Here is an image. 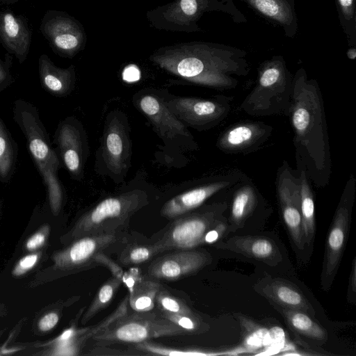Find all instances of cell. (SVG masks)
I'll use <instances>...</instances> for the list:
<instances>
[{"label": "cell", "mask_w": 356, "mask_h": 356, "mask_svg": "<svg viewBox=\"0 0 356 356\" xmlns=\"http://www.w3.org/2000/svg\"><path fill=\"white\" fill-rule=\"evenodd\" d=\"M323 96L316 80L299 68L293 79L289 117L293 131L297 169L303 168L318 188L330 181L332 161Z\"/></svg>", "instance_id": "cell-1"}, {"label": "cell", "mask_w": 356, "mask_h": 356, "mask_svg": "<svg viewBox=\"0 0 356 356\" xmlns=\"http://www.w3.org/2000/svg\"><path fill=\"white\" fill-rule=\"evenodd\" d=\"M244 50L214 44L197 47L182 56L162 59L165 70L184 79L216 90L235 88L237 77L245 76L250 70Z\"/></svg>", "instance_id": "cell-2"}, {"label": "cell", "mask_w": 356, "mask_h": 356, "mask_svg": "<svg viewBox=\"0 0 356 356\" xmlns=\"http://www.w3.org/2000/svg\"><path fill=\"white\" fill-rule=\"evenodd\" d=\"M293 75L282 56L263 62L258 68L257 81L240 105L251 116H289L292 101Z\"/></svg>", "instance_id": "cell-3"}, {"label": "cell", "mask_w": 356, "mask_h": 356, "mask_svg": "<svg viewBox=\"0 0 356 356\" xmlns=\"http://www.w3.org/2000/svg\"><path fill=\"white\" fill-rule=\"evenodd\" d=\"M148 203L147 193L140 189L106 197L80 218L72 234L77 239L125 230L131 218Z\"/></svg>", "instance_id": "cell-4"}, {"label": "cell", "mask_w": 356, "mask_h": 356, "mask_svg": "<svg viewBox=\"0 0 356 356\" xmlns=\"http://www.w3.org/2000/svg\"><path fill=\"white\" fill-rule=\"evenodd\" d=\"M228 207L226 200L203 204L175 218L174 222L153 243L160 253L167 250L191 249L203 245L206 234L227 220L224 214Z\"/></svg>", "instance_id": "cell-5"}, {"label": "cell", "mask_w": 356, "mask_h": 356, "mask_svg": "<svg viewBox=\"0 0 356 356\" xmlns=\"http://www.w3.org/2000/svg\"><path fill=\"white\" fill-rule=\"evenodd\" d=\"M127 312L91 339L101 345L140 343L153 338L190 332L156 311Z\"/></svg>", "instance_id": "cell-6"}, {"label": "cell", "mask_w": 356, "mask_h": 356, "mask_svg": "<svg viewBox=\"0 0 356 356\" xmlns=\"http://www.w3.org/2000/svg\"><path fill=\"white\" fill-rule=\"evenodd\" d=\"M355 193L356 180L351 175L340 197L325 241L321 275V289L325 291H329L333 283L346 248Z\"/></svg>", "instance_id": "cell-7"}, {"label": "cell", "mask_w": 356, "mask_h": 356, "mask_svg": "<svg viewBox=\"0 0 356 356\" xmlns=\"http://www.w3.org/2000/svg\"><path fill=\"white\" fill-rule=\"evenodd\" d=\"M13 120L24 135L27 149L38 172L48 167L60 168L62 165L51 146L38 108L29 102L17 99L13 102Z\"/></svg>", "instance_id": "cell-8"}, {"label": "cell", "mask_w": 356, "mask_h": 356, "mask_svg": "<svg viewBox=\"0 0 356 356\" xmlns=\"http://www.w3.org/2000/svg\"><path fill=\"white\" fill-rule=\"evenodd\" d=\"M232 99L226 95L210 99L175 97L164 102L184 124L204 131L216 127L229 115Z\"/></svg>", "instance_id": "cell-9"}, {"label": "cell", "mask_w": 356, "mask_h": 356, "mask_svg": "<svg viewBox=\"0 0 356 356\" xmlns=\"http://www.w3.org/2000/svg\"><path fill=\"white\" fill-rule=\"evenodd\" d=\"M245 176L239 170H225L167 201L161 214L168 219H175L188 213L203 205L215 195L231 190Z\"/></svg>", "instance_id": "cell-10"}, {"label": "cell", "mask_w": 356, "mask_h": 356, "mask_svg": "<svg viewBox=\"0 0 356 356\" xmlns=\"http://www.w3.org/2000/svg\"><path fill=\"white\" fill-rule=\"evenodd\" d=\"M275 186L284 222L296 248L302 250L305 243L300 213V175L286 161H283L277 169Z\"/></svg>", "instance_id": "cell-11"}, {"label": "cell", "mask_w": 356, "mask_h": 356, "mask_svg": "<svg viewBox=\"0 0 356 356\" xmlns=\"http://www.w3.org/2000/svg\"><path fill=\"white\" fill-rule=\"evenodd\" d=\"M123 231L85 236L76 241L58 257L59 264L72 268H92L99 264V257L107 250L127 242Z\"/></svg>", "instance_id": "cell-12"}, {"label": "cell", "mask_w": 356, "mask_h": 356, "mask_svg": "<svg viewBox=\"0 0 356 356\" xmlns=\"http://www.w3.org/2000/svg\"><path fill=\"white\" fill-rule=\"evenodd\" d=\"M53 143L61 165L73 179L80 181L83 176L85 146L78 121L72 117L60 121L55 130Z\"/></svg>", "instance_id": "cell-13"}, {"label": "cell", "mask_w": 356, "mask_h": 356, "mask_svg": "<svg viewBox=\"0 0 356 356\" xmlns=\"http://www.w3.org/2000/svg\"><path fill=\"white\" fill-rule=\"evenodd\" d=\"M154 259L149 266L147 277L154 280H177L197 273L211 262L206 251L175 250Z\"/></svg>", "instance_id": "cell-14"}, {"label": "cell", "mask_w": 356, "mask_h": 356, "mask_svg": "<svg viewBox=\"0 0 356 356\" xmlns=\"http://www.w3.org/2000/svg\"><path fill=\"white\" fill-rule=\"evenodd\" d=\"M102 156L110 172L116 176L126 174L130 166L131 143L125 121L120 114L107 119L102 141Z\"/></svg>", "instance_id": "cell-15"}, {"label": "cell", "mask_w": 356, "mask_h": 356, "mask_svg": "<svg viewBox=\"0 0 356 356\" xmlns=\"http://www.w3.org/2000/svg\"><path fill=\"white\" fill-rule=\"evenodd\" d=\"M273 127L263 122L232 124L218 137L216 147L229 154H247L259 149L270 138Z\"/></svg>", "instance_id": "cell-16"}, {"label": "cell", "mask_w": 356, "mask_h": 356, "mask_svg": "<svg viewBox=\"0 0 356 356\" xmlns=\"http://www.w3.org/2000/svg\"><path fill=\"white\" fill-rule=\"evenodd\" d=\"M137 105L163 139L171 140L179 136H191L186 125L170 111L159 97L149 94L143 95L138 100Z\"/></svg>", "instance_id": "cell-17"}, {"label": "cell", "mask_w": 356, "mask_h": 356, "mask_svg": "<svg viewBox=\"0 0 356 356\" xmlns=\"http://www.w3.org/2000/svg\"><path fill=\"white\" fill-rule=\"evenodd\" d=\"M213 246L243 254L270 266H277L282 259L275 241L263 236H234Z\"/></svg>", "instance_id": "cell-18"}, {"label": "cell", "mask_w": 356, "mask_h": 356, "mask_svg": "<svg viewBox=\"0 0 356 356\" xmlns=\"http://www.w3.org/2000/svg\"><path fill=\"white\" fill-rule=\"evenodd\" d=\"M228 224L230 232L245 225L261 202L263 197L253 181L246 175L232 191Z\"/></svg>", "instance_id": "cell-19"}, {"label": "cell", "mask_w": 356, "mask_h": 356, "mask_svg": "<svg viewBox=\"0 0 356 356\" xmlns=\"http://www.w3.org/2000/svg\"><path fill=\"white\" fill-rule=\"evenodd\" d=\"M255 290L275 305L302 311L312 316L315 315L314 309L304 294L288 281L272 279L259 284Z\"/></svg>", "instance_id": "cell-20"}, {"label": "cell", "mask_w": 356, "mask_h": 356, "mask_svg": "<svg viewBox=\"0 0 356 356\" xmlns=\"http://www.w3.org/2000/svg\"><path fill=\"white\" fill-rule=\"evenodd\" d=\"M261 15L282 28L293 38L298 29L294 0H243Z\"/></svg>", "instance_id": "cell-21"}, {"label": "cell", "mask_w": 356, "mask_h": 356, "mask_svg": "<svg viewBox=\"0 0 356 356\" xmlns=\"http://www.w3.org/2000/svg\"><path fill=\"white\" fill-rule=\"evenodd\" d=\"M39 78L42 88L54 97H67L74 88L73 69L56 67L45 54L39 58Z\"/></svg>", "instance_id": "cell-22"}, {"label": "cell", "mask_w": 356, "mask_h": 356, "mask_svg": "<svg viewBox=\"0 0 356 356\" xmlns=\"http://www.w3.org/2000/svg\"><path fill=\"white\" fill-rule=\"evenodd\" d=\"M0 36L20 63L26 58L30 46V33L24 22L10 13L0 17Z\"/></svg>", "instance_id": "cell-23"}, {"label": "cell", "mask_w": 356, "mask_h": 356, "mask_svg": "<svg viewBox=\"0 0 356 356\" xmlns=\"http://www.w3.org/2000/svg\"><path fill=\"white\" fill-rule=\"evenodd\" d=\"M136 277L124 274L122 282L129 289V303L134 311L144 312L153 309L156 295L160 289L156 280Z\"/></svg>", "instance_id": "cell-24"}, {"label": "cell", "mask_w": 356, "mask_h": 356, "mask_svg": "<svg viewBox=\"0 0 356 356\" xmlns=\"http://www.w3.org/2000/svg\"><path fill=\"white\" fill-rule=\"evenodd\" d=\"M42 30L57 50L68 53L78 47V34L72 22L65 18L57 17L47 20Z\"/></svg>", "instance_id": "cell-25"}, {"label": "cell", "mask_w": 356, "mask_h": 356, "mask_svg": "<svg viewBox=\"0 0 356 356\" xmlns=\"http://www.w3.org/2000/svg\"><path fill=\"white\" fill-rule=\"evenodd\" d=\"M300 179V213L303 238L305 245H310L316 232L314 196L312 183L303 168L297 169Z\"/></svg>", "instance_id": "cell-26"}, {"label": "cell", "mask_w": 356, "mask_h": 356, "mask_svg": "<svg viewBox=\"0 0 356 356\" xmlns=\"http://www.w3.org/2000/svg\"><path fill=\"white\" fill-rule=\"evenodd\" d=\"M277 307V309L282 314L287 325L293 332L321 341H325L327 339L326 330L314 321L309 314L299 310Z\"/></svg>", "instance_id": "cell-27"}, {"label": "cell", "mask_w": 356, "mask_h": 356, "mask_svg": "<svg viewBox=\"0 0 356 356\" xmlns=\"http://www.w3.org/2000/svg\"><path fill=\"white\" fill-rule=\"evenodd\" d=\"M18 145L0 115V182L8 184L16 171Z\"/></svg>", "instance_id": "cell-28"}, {"label": "cell", "mask_w": 356, "mask_h": 356, "mask_svg": "<svg viewBox=\"0 0 356 356\" xmlns=\"http://www.w3.org/2000/svg\"><path fill=\"white\" fill-rule=\"evenodd\" d=\"M122 283V280L113 276L100 287L83 316V323H86L92 319L97 313L110 304Z\"/></svg>", "instance_id": "cell-29"}, {"label": "cell", "mask_w": 356, "mask_h": 356, "mask_svg": "<svg viewBox=\"0 0 356 356\" xmlns=\"http://www.w3.org/2000/svg\"><path fill=\"white\" fill-rule=\"evenodd\" d=\"M59 169L58 167H48L39 172L47 191L49 206L55 215L61 209L65 193L64 187L58 175Z\"/></svg>", "instance_id": "cell-30"}, {"label": "cell", "mask_w": 356, "mask_h": 356, "mask_svg": "<svg viewBox=\"0 0 356 356\" xmlns=\"http://www.w3.org/2000/svg\"><path fill=\"white\" fill-rule=\"evenodd\" d=\"M158 254H160V251L154 243L141 245L133 243L127 245L121 252L119 260L124 265L139 264L149 261Z\"/></svg>", "instance_id": "cell-31"}, {"label": "cell", "mask_w": 356, "mask_h": 356, "mask_svg": "<svg viewBox=\"0 0 356 356\" xmlns=\"http://www.w3.org/2000/svg\"><path fill=\"white\" fill-rule=\"evenodd\" d=\"M340 24L350 45L355 47L356 38L355 0H337Z\"/></svg>", "instance_id": "cell-32"}, {"label": "cell", "mask_w": 356, "mask_h": 356, "mask_svg": "<svg viewBox=\"0 0 356 356\" xmlns=\"http://www.w3.org/2000/svg\"><path fill=\"white\" fill-rule=\"evenodd\" d=\"M154 305L161 314L195 315L181 300L161 288L156 295Z\"/></svg>", "instance_id": "cell-33"}, {"label": "cell", "mask_w": 356, "mask_h": 356, "mask_svg": "<svg viewBox=\"0 0 356 356\" xmlns=\"http://www.w3.org/2000/svg\"><path fill=\"white\" fill-rule=\"evenodd\" d=\"M165 318L175 323L180 327L188 330L190 334L197 332L202 328L200 318L196 316L177 315V314H161Z\"/></svg>", "instance_id": "cell-34"}, {"label": "cell", "mask_w": 356, "mask_h": 356, "mask_svg": "<svg viewBox=\"0 0 356 356\" xmlns=\"http://www.w3.org/2000/svg\"><path fill=\"white\" fill-rule=\"evenodd\" d=\"M347 298L350 303L355 304L356 300V257H354L350 270Z\"/></svg>", "instance_id": "cell-35"}, {"label": "cell", "mask_w": 356, "mask_h": 356, "mask_svg": "<svg viewBox=\"0 0 356 356\" xmlns=\"http://www.w3.org/2000/svg\"><path fill=\"white\" fill-rule=\"evenodd\" d=\"M14 82V79L10 72V65L0 60V94Z\"/></svg>", "instance_id": "cell-36"}, {"label": "cell", "mask_w": 356, "mask_h": 356, "mask_svg": "<svg viewBox=\"0 0 356 356\" xmlns=\"http://www.w3.org/2000/svg\"><path fill=\"white\" fill-rule=\"evenodd\" d=\"M58 315L55 312H51L43 316L39 322V327L42 331H48L52 329L58 323Z\"/></svg>", "instance_id": "cell-37"}, {"label": "cell", "mask_w": 356, "mask_h": 356, "mask_svg": "<svg viewBox=\"0 0 356 356\" xmlns=\"http://www.w3.org/2000/svg\"><path fill=\"white\" fill-rule=\"evenodd\" d=\"M38 256L36 254L28 255L20 260L16 268V273L20 274L32 268L36 263Z\"/></svg>", "instance_id": "cell-38"}, {"label": "cell", "mask_w": 356, "mask_h": 356, "mask_svg": "<svg viewBox=\"0 0 356 356\" xmlns=\"http://www.w3.org/2000/svg\"><path fill=\"white\" fill-rule=\"evenodd\" d=\"M181 7L184 13L193 16L198 11L200 3L197 0H181Z\"/></svg>", "instance_id": "cell-39"}, {"label": "cell", "mask_w": 356, "mask_h": 356, "mask_svg": "<svg viewBox=\"0 0 356 356\" xmlns=\"http://www.w3.org/2000/svg\"><path fill=\"white\" fill-rule=\"evenodd\" d=\"M44 236L41 233H37L32 236L26 243V248L29 250H34L43 244Z\"/></svg>", "instance_id": "cell-40"}, {"label": "cell", "mask_w": 356, "mask_h": 356, "mask_svg": "<svg viewBox=\"0 0 356 356\" xmlns=\"http://www.w3.org/2000/svg\"><path fill=\"white\" fill-rule=\"evenodd\" d=\"M123 76L127 81H135L139 78L140 72L137 68L131 66L124 70Z\"/></svg>", "instance_id": "cell-41"}, {"label": "cell", "mask_w": 356, "mask_h": 356, "mask_svg": "<svg viewBox=\"0 0 356 356\" xmlns=\"http://www.w3.org/2000/svg\"><path fill=\"white\" fill-rule=\"evenodd\" d=\"M347 56L350 60H355L356 58V49L352 47L347 51Z\"/></svg>", "instance_id": "cell-42"}]
</instances>
